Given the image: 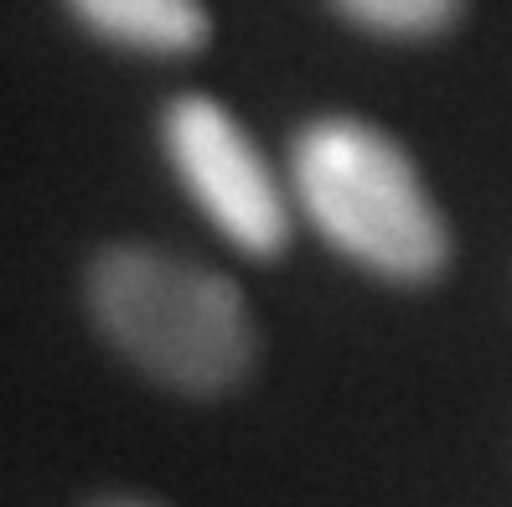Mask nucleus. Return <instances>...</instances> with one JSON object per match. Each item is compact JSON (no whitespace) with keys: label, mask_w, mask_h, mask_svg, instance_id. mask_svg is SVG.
Segmentation results:
<instances>
[{"label":"nucleus","mask_w":512,"mask_h":507,"mask_svg":"<svg viewBox=\"0 0 512 507\" xmlns=\"http://www.w3.org/2000/svg\"><path fill=\"white\" fill-rule=\"evenodd\" d=\"M88 316L150 383L187 399L233 394L254 373L259 332L228 275L156 244H109L88 264Z\"/></svg>","instance_id":"1"},{"label":"nucleus","mask_w":512,"mask_h":507,"mask_svg":"<svg viewBox=\"0 0 512 507\" xmlns=\"http://www.w3.org/2000/svg\"><path fill=\"white\" fill-rule=\"evenodd\" d=\"M295 218L347 264L388 285H430L450 264V228L404 145L357 114H321L290 140Z\"/></svg>","instance_id":"2"},{"label":"nucleus","mask_w":512,"mask_h":507,"mask_svg":"<svg viewBox=\"0 0 512 507\" xmlns=\"http://www.w3.org/2000/svg\"><path fill=\"white\" fill-rule=\"evenodd\" d=\"M161 151L182 192L238 254L275 259L290 244L295 202L264 151L238 125V114L213 94H176L161 109Z\"/></svg>","instance_id":"3"},{"label":"nucleus","mask_w":512,"mask_h":507,"mask_svg":"<svg viewBox=\"0 0 512 507\" xmlns=\"http://www.w3.org/2000/svg\"><path fill=\"white\" fill-rule=\"evenodd\" d=\"M63 6L99 42L145 57H187L213 32L202 0H63Z\"/></svg>","instance_id":"4"},{"label":"nucleus","mask_w":512,"mask_h":507,"mask_svg":"<svg viewBox=\"0 0 512 507\" xmlns=\"http://www.w3.org/2000/svg\"><path fill=\"white\" fill-rule=\"evenodd\" d=\"M331 11L383 42H430L461 21L466 0H331Z\"/></svg>","instance_id":"5"},{"label":"nucleus","mask_w":512,"mask_h":507,"mask_svg":"<svg viewBox=\"0 0 512 507\" xmlns=\"http://www.w3.org/2000/svg\"><path fill=\"white\" fill-rule=\"evenodd\" d=\"M88 507H161V502H150V497H99Z\"/></svg>","instance_id":"6"}]
</instances>
